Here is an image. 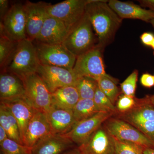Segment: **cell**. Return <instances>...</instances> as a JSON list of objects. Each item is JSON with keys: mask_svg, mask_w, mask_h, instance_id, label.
Here are the masks:
<instances>
[{"mask_svg": "<svg viewBox=\"0 0 154 154\" xmlns=\"http://www.w3.org/2000/svg\"><path fill=\"white\" fill-rule=\"evenodd\" d=\"M107 2L89 0L86 7V14L98 40L97 46L103 50L114 40L122 20Z\"/></svg>", "mask_w": 154, "mask_h": 154, "instance_id": "cell-1", "label": "cell"}, {"mask_svg": "<svg viewBox=\"0 0 154 154\" xmlns=\"http://www.w3.org/2000/svg\"><path fill=\"white\" fill-rule=\"evenodd\" d=\"M94 28L86 12L79 22L69 31L63 44L76 57L98 45Z\"/></svg>", "mask_w": 154, "mask_h": 154, "instance_id": "cell-2", "label": "cell"}, {"mask_svg": "<svg viewBox=\"0 0 154 154\" xmlns=\"http://www.w3.org/2000/svg\"><path fill=\"white\" fill-rule=\"evenodd\" d=\"M39 64L36 46L33 41L27 38L19 42L16 53L7 70L22 79L36 73Z\"/></svg>", "mask_w": 154, "mask_h": 154, "instance_id": "cell-3", "label": "cell"}, {"mask_svg": "<svg viewBox=\"0 0 154 154\" xmlns=\"http://www.w3.org/2000/svg\"><path fill=\"white\" fill-rule=\"evenodd\" d=\"M104 50L97 46L90 51L77 57L72 69L79 78L87 77L98 80L102 77H107L116 80L105 72L103 60Z\"/></svg>", "mask_w": 154, "mask_h": 154, "instance_id": "cell-4", "label": "cell"}, {"mask_svg": "<svg viewBox=\"0 0 154 154\" xmlns=\"http://www.w3.org/2000/svg\"><path fill=\"white\" fill-rule=\"evenodd\" d=\"M27 101L35 110L46 112L52 106V94L37 73L22 79Z\"/></svg>", "mask_w": 154, "mask_h": 154, "instance_id": "cell-5", "label": "cell"}, {"mask_svg": "<svg viewBox=\"0 0 154 154\" xmlns=\"http://www.w3.org/2000/svg\"><path fill=\"white\" fill-rule=\"evenodd\" d=\"M35 46L40 64L61 67L70 70L73 68L77 57L63 44L38 42Z\"/></svg>", "mask_w": 154, "mask_h": 154, "instance_id": "cell-6", "label": "cell"}, {"mask_svg": "<svg viewBox=\"0 0 154 154\" xmlns=\"http://www.w3.org/2000/svg\"><path fill=\"white\" fill-rule=\"evenodd\" d=\"M89 0H66L55 5L48 4V15L63 22L69 32L84 16Z\"/></svg>", "mask_w": 154, "mask_h": 154, "instance_id": "cell-7", "label": "cell"}, {"mask_svg": "<svg viewBox=\"0 0 154 154\" xmlns=\"http://www.w3.org/2000/svg\"><path fill=\"white\" fill-rule=\"evenodd\" d=\"M105 128L112 137L142 146L144 148L154 147V142L137 128L126 122L112 119L107 121Z\"/></svg>", "mask_w": 154, "mask_h": 154, "instance_id": "cell-8", "label": "cell"}, {"mask_svg": "<svg viewBox=\"0 0 154 154\" xmlns=\"http://www.w3.org/2000/svg\"><path fill=\"white\" fill-rule=\"evenodd\" d=\"M36 73L44 81L51 94L62 87L75 86L79 79L72 69L59 66L39 64Z\"/></svg>", "mask_w": 154, "mask_h": 154, "instance_id": "cell-9", "label": "cell"}, {"mask_svg": "<svg viewBox=\"0 0 154 154\" xmlns=\"http://www.w3.org/2000/svg\"><path fill=\"white\" fill-rule=\"evenodd\" d=\"M0 27L15 41L19 42L28 38L24 5L16 4L11 6L8 12L1 21Z\"/></svg>", "mask_w": 154, "mask_h": 154, "instance_id": "cell-10", "label": "cell"}, {"mask_svg": "<svg viewBox=\"0 0 154 154\" xmlns=\"http://www.w3.org/2000/svg\"><path fill=\"white\" fill-rule=\"evenodd\" d=\"M113 113L101 111L90 118L76 123L67 133L64 134L73 143L82 144L101 127Z\"/></svg>", "mask_w": 154, "mask_h": 154, "instance_id": "cell-11", "label": "cell"}, {"mask_svg": "<svg viewBox=\"0 0 154 154\" xmlns=\"http://www.w3.org/2000/svg\"><path fill=\"white\" fill-rule=\"evenodd\" d=\"M52 134L45 112L35 110L27 126L23 144L31 149L39 141Z\"/></svg>", "mask_w": 154, "mask_h": 154, "instance_id": "cell-12", "label": "cell"}, {"mask_svg": "<svg viewBox=\"0 0 154 154\" xmlns=\"http://www.w3.org/2000/svg\"><path fill=\"white\" fill-rule=\"evenodd\" d=\"M48 4L43 2L33 3L29 1H27L24 5L27 38L32 41L37 38L45 19L48 16Z\"/></svg>", "mask_w": 154, "mask_h": 154, "instance_id": "cell-13", "label": "cell"}, {"mask_svg": "<svg viewBox=\"0 0 154 154\" xmlns=\"http://www.w3.org/2000/svg\"><path fill=\"white\" fill-rule=\"evenodd\" d=\"M78 151L81 154H115L113 137L100 127Z\"/></svg>", "mask_w": 154, "mask_h": 154, "instance_id": "cell-14", "label": "cell"}, {"mask_svg": "<svg viewBox=\"0 0 154 154\" xmlns=\"http://www.w3.org/2000/svg\"><path fill=\"white\" fill-rule=\"evenodd\" d=\"M68 32L62 22L48 15L35 40L44 44H63Z\"/></svg>", "mask_w": 154, "mask_h": 154, "instance_id": "cell-15", "label": "cell"}, {"mask_svg": "<svg viewBox=\"0 0 154 154\" xmlns=\"http://www.w3.org/2000/svg\"><path fill=\"white\" fill-rule=\"evenodd\" d=\"M73 143L64 134H51L31 148V154H63Z\"/></svg>", "mask_w": 154, "mask_h": 154, "instance_id": "cell-16", "label": "cell"}, {"mask_svg": "<svg viewBox=\"0 0 154 154\" xmlns=\"http://www.w3.org/2000/svg\"><path fill=\"white\" fill-rule=\"evenodd\" d=\"M1 103H3L8 108L17 120L20 137L23 143L27 126L33 116L35 109L31 106L26 98L1 101Z\"/></svg>", "mask_w": 154, "mask_h": 154, "instance_id": "cell-17", "label": "cell"}, {"mask_svg": "<svg viewBox=\"0 0 154 154\" xmlns=\"http://www.w3.org/2000/svg\"><path fill=\"white\" fill-rule=\"evenodd\" d=\"M108 4L121 19H139L149 22L154 19V11L143 8L140 6L129 2L110 0Z\"/></svg>", "mask_w": 154, "mask_h": 154, "instance_id": "cell-18", "label": "cell"}, {"mask_svg": "<svg viewBox=\"0 0 154 154\" xmlns=\"http://www.w3.org/2000/svg\"><path fill=\"white\" fill-rule=\"evenodd\" d=\"M46 113L53 134H66L76 124L72 110L52 106Z\"/></svg>", "mask_w": 154, "mask_h": 154, "instance_id": "cell-19", "label": "cell"}, {"mask_svg": "<svg viewBox=\"0 0 154 154\" xmlns=\"http://www.w3.org/2000/svg\"><path fill=\"white\" fill-rule=\"evenodd\" d=\"M0 98L1 101L26 98L25 87L22 79L10 73H1Z\"/></svg>", "mask_w": 154, "mask_h": 154, "instance_id": "cell-20", "label": "cell"}, {"mask_svg": "<svg viewBox=\"0 0 154 154\" xmlns=\"http://www.w3.org/2000/svg\"><path fill=\"white\" fill-rule=\"evenodd\" d=\"M120 119L131 125L144 122L154 121V106L150 102L149 96L141 99L131 110L122 113Z\"/></svg>", "mask_w": 154, "mask_h": 154, "instance_id": "cell-21", "label": "cell"}, {"mask_svg": "<svg viewBox=\"0 0 154 154\" xmlns=\"http://www.w3.org/2000/svg\"><path fill=\"white\" fill-rule=\"evenodd\" d=\"M80 99L79 92L75 86H65L52 93V106L72 110Z\"/></svg>", "mask_w": 154, "mask_h": 154, "instance_id": "cell-22", "label": "cell"}, {"mask_svg": "<svg viewBox=\"0 0 154 154\" xmlns=\"http://www.w3.org/2000/svg\"><path fill=\"white\" fill-rule=\"evenodd\" d=\"M19 42L15 41L0 27V66L1 70H5L13 60Z\"/></svg>", "mask_w": 154, "mask_h": 154, "instance_id": "cell-23", "label": "cell"}, {"mask_svg": "<svg viewBox=\"0 0 154 154\" xmlns=\"http://www.w3.org/2000/svg\"><path fill=\"white\" fill-rule=\"evenodd\" d=\"M0 125L6 131L9 138L23 145L17 120L8 108L2 103L0 105Z\"/></svg>", "mask_w": 154, "mask_h": 154, "instance_id": "cell-24", "label": "cell"}, {"mask_svg": "<svg viewBox=\"0 0 154 154\" xmlns=\"http://www.w3.org/2000/svg\"><path fill=\"white\" fill-rule=\"evenodd\" d=\"M76 123L101 112L93 99H80L72 109Z\"/></svg>", "mask_w": 154, "mask_h": 154, "instance_id": "cell-25", "label": "cell"}, {"mask_svg": "<svg viewBox=\"0 0 154 154\" xmlns=\"http://www.w3.org/2000/svg\"><path fill=\"white\" fill-rule=\"evenodd\" d=\"M79 92L80 99H94L98 82L87 77H81L78 80L75 86Z\"/></svg>", "mask_w": 154, "mask_h": 154, "instance_id": "cell-26", "label": "cell"}, {"mask_svg": "<svg viewBox=\"0 0 154 154\" xmlns=\"http://www.w3.org/2000/svg\"><path fill=\"white\" fill-rule=\"evenodd\" d=\"M117 82V80H113L107 77H102L98 81L99 88L110 99L113 105L120 94L119 89L116 85Z\"/></svg>", "mask_w": 154, "mask_h": 154, "instance_id": "cell-27", "label": "cell"}, {"mask_svg": "<svg viewBox=\"0 0 154 154\" xmlns=\"http://www.w3.org/2000/svg\"><path fill=\"white\" fill-rule=\"evenodd\" d=\"M112 137L115 154H142L144 149L145 148L137 144Z\"/></svg>", "mask_w": 154, "mask_h": 154, "instance_id": "cell-28", "label": "cell"}, {"mask_svg": "<svg viewBox=\"0 0 154 154\" xmlns=\"http://www.w3.org/2000/svg\"><path fill=\"white\" fill-rule=\"evenodd\" d=\"M0 146L3 154H31V149L9 138L0 143Z\"/></svg>", "mask_w": 154, "mask_h": 154, "instance_id": "cell-29", "label": "cell"}, {"mask_svg": "<svg viewBox=\"0 0 154 154\" xmlns=\"http://www.w3.org/2000/svg\"><path fill=\"white\" fill-rule=\"evenodd\" d=\"M93 100L100 111L112 113H116L118 111L116 107L110 99L100 90L99 86L96 89Z\"/></svg>", "mask_w": 154, "mask_h": 154, "instance_id": "cell-30", "label": "cell"}, {"mask_svg": "<svg viewBox=\"0 0 154 154\" xmlns=\"http://www.w3.org/2000/svg\"><path fill=\"white\" fill-rule=\"evenodd\" d=\"M138 71L135 70L121 85L122 92L126 96L134 97L136 89Z\"/></svg>", "mask_w": 154, "mask_h": 154, "instance_id": "cell-31", "label": "cell"}, {"mask_svg": "<svg viewBox=\"0 0 154 154\" xmlns=\"http://www.w3.org/2000/svg\"><path fill=\"white\" fill-rule=\"evenodd\" d=\"M137 102L134 97L123 95L120 96L117 102L116 109L121 113L131 110L136 106Z\"/></svg>", "mask_w": 154, "mask_h": 154, "instance_id": "cell-32", "label": "cell"}, {"mask_svg": "<svg viewBox=\"0 0 154 154\" xmlns=\"http://www.w3.org/2000/svg\"><path fill=\"white\" fill-rule=\"evenodd\" d=\"M140 83L145 88H152L154 86V76L149 74H143L141 77Z\"/></svg>", "mask_w": 154, "mask_h": 154, "instance_id": "cell-33", "label": "cell"}, {"mask_svg": "<svg viewBox=\"0 0 154 154\" xmlns=\"http://www.w3.org/2000/svg\"><path fill=\"white\" fill-rule=\"evenodd\" d=\"M140 38L142 42L145 45L152 47L154 41V35L153 33L145 32L141 35Z\"/></svg>", "mask_w": 154, "mask_h": 154, "instance_id": "cell-34", "label": "cell"}, {"mask_svg": "<svg viewBox=\"0 0 154 154\" xmlns=\"http://www.w3.org/2000/svg\"><path fill=\"white\" fill-rule=\"evenodd\" d=\"M8 0H0V18L2 21L8 12L10 8Z\"/></svg>", "mask_w": 154, "mask_h": 154, "instance_id": "cell-35", "label": "cell"}, {"mask_svg": "<svg viewBox=\"0 0 154 154\" xmlns=\"http://www.w3.org/2000/svg\"><path fill=\"white\" fill-rule=\"evenodd\" d=\"M138 2L141 7L147 8L154 11V0H140Z\"/></svg>", "mask_w": 154, "mask_h": 154, "instance_id": "cell-36", "label": "cell"}, {"mask_svg": "<svg viewBox=\"0 0 154 154\" xmlns=\"http://www.w3.org/2000/svg\"><path fill=\"white\" fill-rule=\"evenodd\" d=\"M8 134L5 129L0 125V143L8 138Z\"/></svg>", "mask_w": 154, "mask_h": 154, "instance_id": "cell-37", "label": "cell"}, {"mask_svg": "<svg viewBox=\"0 0 154 154\" xmlns=\"http://www.w3.org/2000/svg\"><path fill=\"white\" fill-rule=\"evenodd\" d=\"M142 154H154V147L145 148L143 149Z\"/></svg>", "mask_w": 154, "mask_h": 154, "instance_id": "cell-38", "label": "cell"}, {"mask_svg": "<svg viewBox=\"0 0 154 154\" xmlns=\"http://www.w3.org/2000/svg\"><path fill=\"white\" fill-rule=\"evenodd\" d=\"M149 99L150 103L154 106V94L152 96H149Z\"/></svg>", "mask_w": 154, "mask_h": 154, "instance_id": "cell-39", "label": "cell"}, {"mask_svg": "<svg viewBox=\"0 0 154 154\" xmlns=\"http://www.w3.org/2000/svg\"><path fill=\"white\" fill-rule=\"evenodd\" d=\"M63 154H81L77 150V152L69 151Z\"/></svg>", "mask_w": 154, "mask_h": 154, "instance_id": "cell-40", "label": "cell"}, {"mask_svg": "<svg viewBox=\"0 0 154 154\" xmlns=\"http://www.w3.org/2000/svg\"><path fill=\"white\" fill-rule=\"evenodd\" d=\"M150 23L151 24L152 26V27H153L154 28V19L152 20L151 21H150Z\"/></svg>", "mask_w": 154, "mask_h": 154, "instance_id": "cell-41", "label": "cell"}, {"mask_svg": "<svg viewBox=\"0 0 154 154\" xmlns=\"http://www.w3.org/2000/svg\"><path fill=\"white\" fill-rule=\"evenodd\" d=\"M152 49L154 50V41L153 42V44L152 45Z\"/></svg>", "mask_w": 154, "mask_h": 154, "instance_id": "cell-42", "label": "cell"}, {"mask_svg": "<svg viewBox=\"0 0 154 154\" xmlns=\"http://www.w3.org/2000/svg\"><path fill=\"white\" fill-rule=\"evenodd\" d=\"M0 154H3L1 152V153H0Z\"/></svg>", "mask_w": 154, "mask_h": 154, "instance_id": "cell-43", "label": "cell"}, {"mask_svg": "<svg viewBox=\"0 0 154 154\" xmlns=\"http://www.w3.org/2000/svg\"></svg>", "mask_w": 154, "mask_h": 154, "instance_id": "cell-44", "label": "cell"}]
</instances>
